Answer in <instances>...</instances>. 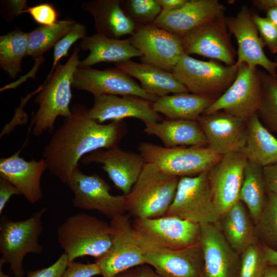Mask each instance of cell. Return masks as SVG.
Wrapping results in <instances>:
<instances>
[{"mask_svg": "<svg viewBox=\"0 0 277 277\" xmlns=\"http://www.w3.org/2000/svg\"><path fill=\"white\" fill-rule=\"evenodd\" d=\"M112 244L108 251L95 259L103 277H114L145 264L144 249L133 228L129 214L117 216L110 223Z\"/></svg>", "mask_w": 277, "mask_h": 277, "instance_id": "cell-9", "label": "cell"}, {"mask_svg": "<svg viewBox=\"0 0 277 277\" xmlns=\"http://www.w3.org/2000/svg\"><path fill=\"white\" fill-rule=\"evenodd\" d=\"M22 148L9 157L1 158L0 177L13 184L28 202L34 204L43 197L41 181L48 166L43 159L25 160L19 155Z\"/></svg>", "mask_w": 277, "mask_h": 277, "instance_id": "cell-23", "label": "cell"}, {"mask_svg": "<svg viewBox=\"0 0 277 277\" xmlns=\"http://www.w3.org/2000/svg\"><path fill=\"white\" fill-rule=\"evenodd\" d=\"M66 185L73 194L74 207L95 210L111 219L127 212V195H114L111 187L96 173H83L78 167L73 171Z\"/></svg>", "mask_w": 277, "mask_h": 277, "instance_id": "cell-11", "label": "cell"}, {"mask_svg": "<svg viewBox=\"0 0 277 277\" xmlns=\"http://www.w3.org/2000/svg\"><path fill=\"white\" fill-rule=\"evenodd\" d=\"M244 204L238 201L223 216V234L233 249L241 254L248 247L256 242V228Z\"/></svg>", "mask_w": 277, "mask_h": 277, "instance_id": "cell-30", "label": "cell"}, {"mask_svg": "<svg viewBox=\"0 0 277 277\" xmlns=\"http://www.w3.org/2000/svg\"><path fill=\"white\" fill-rule=\"evenodd\" d=\"M251 3L254 7L265 12L271 7L277 6V0H252Z\"/></svg>", "mask_w": 277, "mask_h": 277, "instance_id": "cell-50", "label": "cell"}, {"mask_svg": "<svg viewBox=\"0 0 277 277\" xmlns=\"http://www.w3.org/2000/svg\"><path fill=\"white\" fill-rule=\"evenodd\" d=\"M75 21L66 19L51 26L40 25L28 33V56L40 57L54 47L72 29Z\"/></svg>", "mask_w": 277, "mask_h": 277, "instance_id": "cell-34", "label": "cell"}, {"mask_svg": "<svg viewBox=\"0 0 277 277\" xmlns=\"http://www.w3.org/2000/svg\"><path fill=\"white\" fill-rule=\"evenodd\" d=\"M29 13L33 20L42 26H51L59 21L58 13L54 6L49 3H42L28 7L23 13Z\"/></svg>", "mask_w": 277, "mask_h": 277, "instance_id": "cell-41", "label": "cell"}, {"mask_svg": "<svg viewBox=\"0 0 277 277\" xmlns=\"http://www.w3.org/2000/svg\"><path fill=\"white\" fill-rule=\"evenodd\" d=\"M57 236L68 264L85 256L99 258L112 244L110 224L85 213L67 217L58 227Z\"/></svg>", "mask_w": 277, "mask_h": 277, "instance_id": "cell-3", "label": "cell"}, {"mask_svg": "<svg viewBox=\"0 0 277 277\" xmlns=\"http://www.w3.org/2000/svg\"><path fill=\"white\" fill-rule=\"evenodd\" d=\"M115 66L131 77L138 80L144 91L156 97L169 93L190 92L172 72L156 66L131 60L115 64Z\"/></svg>", "mask_w": 277, "mask_h": 277, "instance_id": "cell-26", "label": "cell"}, {"mask_svg": "<svg viewBox=\"0 0 277 277\" xmlns=\"http://www.w3.org/2000/svg\"><path fill=\"white\" fill-rule=\"evenodd\" d=\"M131 44L142 54V63L169 72L185 53L180 36L154 24L137 25L129 37Z\"/></svg>", "mask_w": 277, "mask_h": 277, "instance_id": "cell-13", "label": "cell"}, {"mask_svg": "<svg viewBox=\"0 0 277 277\" xmlns=\"http://www.w3.org/2000/svg\"><path fill=\"white\" fill-rule=\"evenodd\" d=\"M145 125V133L158 137L165 147H207L205 134L197 121L167 119Z\"/></svg>", "mask_w": 277, "mask_h": 277, "instance_id": "cell-28", "label": "cell"}, {"mask_svg": "<svg viewBox=\"0 0 277 277\" xmlns=\"http://www.w3.org/2000/svg\"><path fill=\"white\" fill-rule=\"evenodd\" d=\"M98 275L101 273L95 262L84 264L73 261L68 264L62 277H93Z\"/></svg>", "mask_w": 277, "mask_h": 277, "instance_id": "cell-42", "label": "cell"}, {"mask_svg": "<svg viewBox=\"0 0 277 277\" xmlns=\"http://www.w3.org/2000/svg\"><path fill=\"white\" fill-rule=\"evenodd\" d=\"M199 243L204 262L203 277H232L237 253L214 224L200 225Z\"/></svg>", "mask_w": 277, "mask_h": 277, "instance_id": "cell-24", "label": "cell"}, {"mask_svg": "<svg viewBox=\"0 0 277 277\" xmlns=\"http://www.w3.org/2000/svg\"><path fill=\"white\" fill-rule=\"evenodd\" d=\"M46 207L33 213L28 218L18 221L2 215L0 219V259L8 264L14 277H24V260L29 253L41 254L43 246L38 239L44 228L42 217Z\"/></svg>", "mask_w": 277, "mask_h": 277, "instance_id": "cell-5", "label": "cell"}, {"mask_svg": "<svg viewBox=\"0 0 277 277\" xmlns=\"http://www.w3.org/2000/svg\"><path fill=\"white\" fill-rule=\"evenodd\" d=\"M262 85L257 67L245 63L238 66L237 75L227 90L203 114L223 111L246 121L256 113L262 98Z\"/></svg>", "mask_w": 277, "mask_h": 277, "instance_id": "cell-12", "label": "cell"}, {"mask_svg": "<svg viewBox=\"0 0 277 277\" xmlns=\"http://www.w3.org/2000/svg\"><path fill=\"white\" fill-rule=\"evenodd\" d=\"M138 149L146 163L152 164L166 173L179 178L208 171L222 156L207 147H166L142 142Z\"/></svg>", "mask_w": 277, "mask_h": 277, "instance_id": "cell-6", "label": "cell"}, {"mask_svg": "<svg viewBox=\"0 0 277 277\" xmlns=\"http://www.w3.org/2000/svg\"><path fill=\"white\" fill-rule=\"evenodd\" d=\"M263 168L248 160L239 194V200L245 206L255 225L262 213L266 201Z\"/></svg>", "mask_w": 277, "mask_h": 277, "instance_id": "cell-32", "label": "cell"}, {"mask_svg": "<svg viewBox=\"0 0 277 277\" xmlns=\"http://www.w3.org/2000/svg\"><path fill=\"white\" fill-rule=\"evenodd\" d=\"M132 226L143 247L181 249L199 243L200 225L175 216L134 218Z\"/></svg>", "mask_w": 277, "mask_h": 277, "instance_id": "cell-10", "label": "cell"}, {"mask_svg": "<svg viewBox=\"0 0 277 277\" xmlns=\"http://www.w3.org/2000/svg\"><path fill=\"white\" fill-rule=\"evenodd\" d=\"M28 33L19 28L0 36V68L11 78L21 72L23 58L28 56Z\"/></svg>", "mask_w": 277, "mask_h": 277, "instance_id": "cell-33", "label": "cell"}, {"mask_svg": "<svg viewBox=\"0 0 277 277\" xmlns=\"http://www.w3.org/2000/svg\"><path fill=\"white\" fill-rule=\"evenodd\" d=\"M126 277H162L150 266L144 264L127 271Z\"/></svg>", "mask_w": 277, "mask_h": 277, "instance_id": "cell-46", "label": "cell"}, {"mask_svg": "<svg viewBox=\"0 0 277 277\" xmlns=\"http://www.w3.org/2000/svg\"><path fill=\"white\" fill-rule=\"evenodd\" d=\"M15 195H21L19 190L9 181L0 177V214L10 198Z\"/></svg>", "mask_w": 277, "mask_h": 277, "instance_id": "cell-44", "label": "cell"}, {"mask_svg": "<svg viewBox=\"0 0 277 277\" xmlns=\"http://www.w3.org/2000/svg\"><path fill=\"white\" fill-rule=\"evenodd\" d=\"M72 87L88 92L94 97L134 95L152 103L158 98L146 92L132 77L117 68L98 70L78 67L73 75Z\"/></svg>", "mask_w": 277, "mask_h": 277, "instance_id": "cell-16", "label": "cell"}, {"mask_svg": "<svg viewBox=\"0 0 277 277\" xmlns=\"http://www.w3.org/2000/svg\"><path fill=\"white\" fill-rule=\"evenodd\" d=\"M80 50L76 46L66 63L58 64L43 84L34 100L38 108L30 125L34 135L39 136L47 132L52 134L56 118L60 116L66 118L71 114L69 107L72 97L71 88L73 75L80 62Z\"/></svg>", "mask_w": 277, "mask_h": 277, "instance_id": "cell-2", "label": "cell"}, {"mask_svg": "<svg viewBox=\"0 0 277 277\" xmlns=\"http://www.w3.org/2000/svg\"><path fill=\"white\" fill-rule=\"evenodd\" d=\"M207 147L220 155L241 150L246 139V121L223 111L202 114L197 120Z\"/></svg>", "mask_w": 277, "mask_h": 277, "instance_id": "cell-19", "label": "cell"}, {"mask_svg": "<svg viewBox=\"0 0 277 277\" xmlns=\"http://www.w3.org/2000/svg\"><path fill=\"white\" fill-rule=\"evenodd\" d=\"M213 101L205 96L182 92L158 97L152 106L155 112L168 120L197 121Z\"/></svg>", "mask_w": 277, "mask_h": 277, "instance_id": "cell-31", "label": "cell"}, {"mask_svg": "<svg viewBox=\"0 0 277 277\" xmlns=\"http://www.w3.org/2000/svg\"><path fill=\"white\" fill-rule=\"evenodd\" d=\"M8 2V6L12 8L11 11L14 16L23 13V11L28 7L27 6L26 1H9Z\"/></svg>", "mask_w": 277, "mask_h": 277, "instance_id": "cell-48", "label": "cell"}, {"mask_svg": "<svg viewBox=\"0 0 277 277\" xmlns=\"http://www.w3.org/2000/svg\"><path fill=\"white\" fill-rule=\"evenodd\" d=\"M4 263L0 260V277H10L8 274H5L3 270Z\"/></svg>", "mask_w": 277, "mask_h": 277, "instance_id": "cell-53", "label": "cell"}, {"mask_svg": "<svg viewBox=\"0 0 277 277\" xmlns=\"http://www.w3.org/2000/svg\"><path fill=\"white\" fill-rule=\"evenodd\" d=\"M82 8L92 16L98 34L120 39L132 35L136 28L123 11L121 0H92L84 3Z\"/></svg>", "mask_w": 277, "mask_h": 277, "instance_id": "cell-25", "label": "cell"}, {"mask_svg": "<svg viewBox=\"0 0 277 277\" xmlns=\"http://www.w3.org/2000/svg\"><path fill=\"white\" fill-rule=\"evenodd\" d=\"M262 85L261 102L256 114L263 125L277 135V74L258 69Z\"/></svg>", "mask_w": 277, "mask_h": 277, "instance_id": "cell-35", "label": "cell"}, {"mask_svg": "<svg viewBox=\"0 0 277 277\" xmlns=\"http://www.w3.org/2000/svg\"><path fill=\"white\" fill-rule=\"evenodd\" d=\"M275 63L277 65V53H276V57H275Z\"/></svg>", "mask_w": 277, "mask_h": 277, "instance_id": "cell-55", "label": "cell"}, {"mask_svg": "<svg viewBox=\"0 0 277 277\" xmlns=\"http://www.w3.org/2000/svg\"><path fill=\"white\" fill-rule=\"evenodd\" d=\"M263 249L266 263L277 266V251L264 245H263Z\"/></svg>", "mask_w": 277, "mask_h": 277, "instance_id": "cell-49", "label": "cell"}, {"mask_svg": "<svg viewBox=\"0 0 277 277\" xmlns=\"http://www.w3.org/2000/svg\"><path fill=\"white\" fill-rule=\"evenodd\" d=\"M80 48L90 51L86 58L80 61V68L91 67L102 62L116 64L142 56L141 53L131 44L129 38L115 39L97 33L82 39Z\"/></svg>", "mask_w": 277, "mask_h": 277, "instance_id": "cell-27", "label": "cell"}, {"mask_svg": "<svg viewBox=\"0 0 277 277\" xmlns=\"http://www.w3.org/2000/svg\"><path fill=\"white\" fill-rule=\"evenodd\" d=\"M236 64L203 61L184 53L172 70L176 78L192 93L216 100L233 83L238 73Z\"/></svg>", "mask_w": 277, "mask_h": 277, "instance_id": "cell-7", "label": "cell"}, {"mask_svg": "<svg viewBox=\"0 0 277 277\" xmlns=\"http://www.w3.org/2000/svg\"><path fill=\"white\" fill-rule=\"evenodd\" d=\"M162 9L161 12H169L182 7L187 0H156Z\"/></svg>", "mask_w": 277, "mask_h": 277, "instance_id": "cell-47", "label": "cell"}, {"mask_svg": "<svg viewBox=\"0 0 277 277\" xmlns=\"http://www.w3.org/2000/svg\"><path fill=\"white\" fill-rule=\"evenodd\" d=\"M226 7L217 0H187L180 8L161 12L153 24L181 37L193 29L225 15Z\"/></svg>", "mask_w": 277, "mask_h": 277, "instance_id": "cell-22", "label": "cell"}, {"mask_svg": "<svg viewBox=\"0 0 277 277\" xmlns=\"http://www.w3.org/2000/svg\"><path fill=\"white\" fill-rule=\"evenodd\" d=\"M88 110L81 104L73 106L71 114L43 150L48 171L66 185L81 159L98 150L117 147L126 133L123 121L101 124L89 116Z\"/></svg>", "mask_w": 277, "mask_h": 277, "instance_id": "cell-1", "label": "cell"}, {"mask_svg": "<svg viewBox=\"0 0 277 277\" xmlns=\"http://www.w3.org/2000/svg\"><path fill=\"white\" fill-rule=\"evenodd\" d=\"M82 161L85 164H101L115 187L126 195L131 191L145 164L140 153L124 150L117 146L90 153Z\"/></svg>", "mask_w": 277, "mask_h": 277, "instance_id": "cell-20", "label": "cell"}, {"mask_svg": "<svg viewBox=\"0 0 277 277\" xmlns=\"http://www.w3.org/2000/svg\"><path fill=\"white\" fill-rule=\"evenodd\" d=\"M87 33L86 26L76 22L71 30L57 43L54 47L53 65L47 76L51 75L60 60L67 55L72 45L77 40L87 36Z\"/></svg>", "mask_w": 277, "mask_h": 277, "instance_id": "cell-39", "label": "cell"}, {"mask_svg": "<svg viewBox=\"0 0 277 277\" xmlns=\"http://www.w3.org/2000/svg\"><path fill=\"white\" fill-rule=\"evenodd\" d=\"M245 145L248 160L263 168L277 163V137L262 123L256 113L246 120Z\"/></svg>", "mask_w": 277, "mask_h": 277, "instance_id": "cell-29", "label": "cell"}, {"mask_svg": "<svg viewBox=\"0 0 277 277\" xmlns=\"http://www.w3.org/2000/svg\"><path fill=\"white\" fill-rule=\"evenodd\" d=\"M255 228L263 245L277 251V196L272 193L267 192L265 206Z\"/></svg>", "mask_w": 277, "mask_h": 277, "instance_id": "cell-36", "label": "cell"}, {"mask_svg": "<svg viewBox=\"0 0 277 277\" xmlns=\"http://www.w3.org/2000/svg\"><path fill=\"white\" fill-rule=\"evenodd\" d=\"M239 277H260L267 265L263 245L257 243L248 247L242 253Z\"/></svg>", "mask_w": 277, "mask_h": 277, "instance_id": "cell-38", "label": "cell"}, {"mask_svg": "<svg viewBox=\"0 0 277 277\" xmlns=\"http://www.w3.org/2000/svg\"><path fill=\"white\" fill-rule=\"evenodd\" d=\"M207 172L180 177L174 198L165 215L199 225L219 221L221 215L213 202Z\"/></svg>", "mask_w": 277, "mask_h": 277, "instance_id": "cell-8", "label": "cell"}, {"mask_svg": "<svg viewBox=\"0 0 277 277\" xmlns=\"http://www.w3.org/2000/svg\"><path fill=\"white\" fill-rule=\"evenodd\" d=\"M179 177L146 163L127 195V212L134 218L165 216L174 198Z\"/></svg>", "mask_w": 277, "mask_h": 277, "instance_id": "cell-4", "label": "cell"}, {"mask_svg": "<svg viewBox=\"0 0 277 277\" xmlns=\"http://www.w3.org/2000/svg\"><path fill=\"white\" fill-rule=\"evenodd\" d=\"M260 277H277V266L267 264Z\"/></svg>", "mask_w": 277, "mask_h": 277, "instance_id": "cell-51", "label": "cell"}, {"mask_svg": "<svg viewBox=\"0 0 277 277\" xmlns=\"http://www.w3.org/2000/svg\"><path fill=\"white\" fill-rule=\"evenodd\" d=\"M143 248L145 264L152 267L162 277H203L204 262L199 243L181 249L155 246Z\"/></svg>", "mask_w": 277, "mask_h": 277, "instance_id": "cell-18", "label": "cell"}, {"mask_svg": "<svg viewBox=\"0 0 277 277\" xmlns=\"http://www.w3.org/2000/svg\"><path fill=\"white\" fill-rule=\"evenodd\" d=\"M68 265L67 256L62 254L52 265L40 269L30 271L27 277H62Z\"/></svg>", "mask_w": 277, "mask_h": 277, "instance_id": "cell-43", "label": "cell"}, {"mask_svg": "<svg viewBox=\"0 0 277 277\" xmlns=\"http://www.w3.org/2000/svg\"><path fill=\"white\" fill-rule=\"evenodd\" d=\"M226 16H219L181 37L184 53L197 54L227 66L235 64L236 51L233 46Z\"/></svg>", "mask_w": 277, "mask_h": 277, "instance_id": "cell-14", "label": "cell"}, {"mask_svg": "<svg viewBox=\"0 0 277 277\" xmlns=\"http://www.w3.org/2000/svg\"><path fill=\"white\" fill-rule=\"evenodd\" d=\"M253 13L247 6H242L235 16L226 17L229 32L236 39L238 49L236 65L245 63L251 67H262L271 75L277 74V65L265 54V46L259 35L253 19Z\"/></svg>", "mask_w": 277, "mask_h": 277, "instance_id": "cell-17", "label": "cell"}, {"mask_svg": "<svg viewBox=\"0 0 277 277\" xmlns=\"http://www.w3.org/2000/svg\"><path fill=\"white\" fill-rule=\"evenodd\" d=\"M267 17L277 28V6L271 7L266 11Z\"/></svg>", "mask_w": 277, "mask_h": 277, "instance_id": "cell-52", "label": "cell"}, {"mask_svg": "<svg viewBox=\"0 0 277 277\" xmlns=\"http://www.w3.org/2000/svg\"><path fill=\"white\" fill-rule=\"evenodd\" d=\"M263 172L267 192L277 196V163L264 167Z\"/></svg>", "mask_w": 277, "mask_h": 277, "instance_id": "cell-45", "label": "cell"}, {"mask_svg": "<svg viewBox=\"0 0 277 277\" xmlns=\"http://www.w3.org/2000/svg\"><path fill=\"white\" fill-rule=\"evenodd\" d=\"M121 7L127 16L135 24H153L162 9L156 0H121Z\"/></svg>", "mask_w": 277, "mask_h": 277, "instance_id": "cell-37", "label": "cell"}, {"mask_svg": "<svg viewBox=\"0 0 277 277\" xmlns=\"http://www.w3.org/2000/svg\"><path fill=\"white\" fill-rule=\"evenodd\" d=\"M247 162L242 150L231 152L207 172L213 202L221 216L239 200Z\"/></svg>", "mask_w": 277, "mask_h": 277, "instance_id": "cell-15", "label": "cell"}, {"mask_svg": "<svg viewBox=\"0 0 277 277\" xmlns=\"http://www.w3.org/2000/svg\"><path fill=\"white\" fill-rule=\"evenodd\" d=\"M253 19L265 46L273 54L277 53V28L267 18L253 13Z\"/></svg>", "mask_w": 277, "mask_h": 277, "instance_id": "cell-40", "label": "cell"}, {"mask_svg": "<svg viewBox=\"0 0 277 277\" xmlns=\"http://www.w3.org/2000/svg\"><path fill=\"white\" fill-rule=\"evenodd\" d=\"M88 114L101 124L107 121H121L126 118H137L144 124L163 121L161 114L153 109L152 102L134 95L94 97Z\"/></svg>", "mask_w": 277, "mask_h": 277, "instance_id": "cell-21", "label": "cell"}, {"mask_svg": "<svg viewBox=\"0 0 277 277\" xmlns=\"http://www.w3.org/2000/svg\"><path fill=\"white\" fill-rule=\"evenodd\" d=\"M126 276H127V271L122 273H120L114 277H126Z\"/></svg>", "mask_w": 277, "mask_h": 277, "instance_id": "cell-54", "label": "cell"}]
</instances>
